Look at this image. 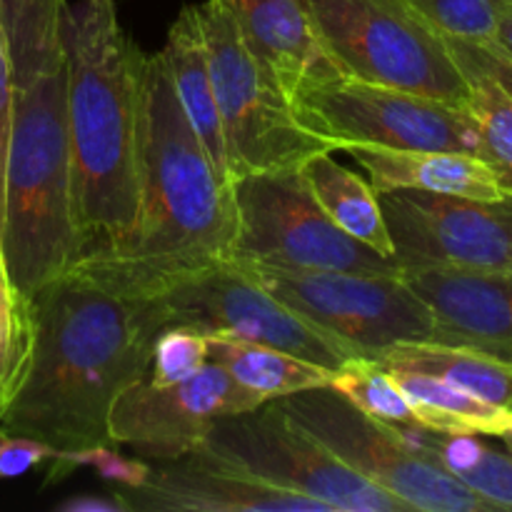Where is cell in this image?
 <instances>
[{"instance_id":"6da1fadb","label":"cell","mask_w":512,"mask_h":512,"mask_svg":"<svg viewBox=\"0 0 512 512\" xmlns=\"http://www.w3.org/2000/svg\"><path fill=\"white\" fill-rule=\"evenodd\" d=\"M30 345L0 403V428L58 453L113 445L108 415L148 375L163 330L153 300L78 260L30 295Z\"/></svg>"},{"instance_id":"7a4b0ae2","label":"cell","mask_w":512,"mask_h":512,"mask_svg":"<svg viewBox=\"0 0 512 512\" xmlns=\"http://www.w3.org/2000/svg\"><path fill=\"white\" fill-rule=\"evenodd\" d=\"M138 225L123 255L83 258L133 293L230 260L235 193L190 125L163 53L140 60Z\"/></svg>"},{"instance_id":"3957f363","label":"cell","mask_w":512,"mask_h":512,"mask_svg":"<svg viewBox=\"0 0 512 512\" xmlns=\"http://www.w3.org/2000/svg\"><path fill=\"white\" fill-rule=\"evenodd\" d=\"M65 108L73 153L80 260L123 255L138 225L140 53L115 0L63 13Z\"/></svg>"},{"instance_id":"277c9868","label":"cell","mask_w":512,"mask_h":512,"mask_svg":"<svg viewBox=\"0 0 512 512\" xmlns=\"http://www.w3.org/2000/svg\"><path fill=\"white\" fill-rule=\"evenodd\" d=\"M0 245L25 298L80 260L65 53L53 68L15 88Z\"/></svg>"},{"instance_id":"5b68a950","label":"cell","mask_w":512,"mask_h":512,"mask_svg":"<svg viewBox=\"0 0 512 512\" xmlns=\"http://www.w3.org/2000/svg\"><path fill=\"white\" fill-rule=\"evenodd\" d=\"M343 75L468 108L470 83L448 38L410 0H305Z\"/></svg>"},{"instance_id":"8992f818","label":"cell","mask_w":512,"mask_h":512,"mask_svg":"<svg viewBox=\"0 0 512 512\" xmlns=\"http://www.w3.org/2000/svg\"><path fill=\"white\" fill-rule=\"evenodd\" d=\"M195 10L233 180L250 173L300 168L310 155L333 150L295 120L288 95L245 43L230 0H203Z\"/></svg>"},{"instance_id":"52a82bcc","label":"cell","mask_w":512,"mask_h":512,"mask_svg":"<svg viewBox=\"0 0 512 512\" xmlns=\"http://www.w3.org/2000/svg\"><path fill=\"white\" fill-rule=\"evenodd\" d=\"M233 255L245 265L295 273L400 275L403 265L340 230L305 185L300 168L235 178Z\"/></svg>"},{"instance_id":"ba28073f","label":"cell","mask_w":512,"mask_h":512,"mask_svg":"<svg viewBox=\"0 0 512 512\" xmlns=\"http://www.w3.org/2000/svg\"><path fill=\"white\" fill-rule=\"evenodd\" d=\"M278 403L340 463L408 503L413 512H500L443 465L415 450L400 428L363 413L330 385L285 395Z\"/></svg>"},{"instance_id":"9c48e42d","label":"cell","mask_w":512,"mask_h":512,"mask_svg":"<svg viewBox=\"0 0 512 512\" xmlns=\"http://www.w3.org/2000/svg\"><path fill=\"white\" fill-rule=\"evenodd\" d=\"M138 295L153 300L163 328L183 325L203 335L270 345L330 370L358 355L343 340L273 298L238 260H220Z\"/></svg>"},{"instance_id":"30bf717a","label":"cell","mask_w":512,"mask_h":512,"mask_svg":"<svg viewBox=\"0 0 512 512\" xmlns=\"http://www.w3.org/2000/svg\"><path fill=\"white\" fill-rule=\"evenodd\" d=\"M295 120L333 150L380 145L408 150H458L480 155L468 108L335 75L305 83L290 95Z\"/></svg>"},{"instance_id":"8fae6325","label":"cell","mask_w":512,"mask_h":512,"mask_svg":"<svg viewBox=\"0 0 512 512\" xmlns=\"http://www.w3.org/2000/svg\"><path fill=\"white\" fill-rule=\"evenodd\" d=\"M200 448L265 483L320 500L333 512H413L408 503L340 463L278 400L215 420Z\"/></svg>"},{"instance_id":"7c38bea8","label":"cell","mask_w":512,"mask_h":512,"mask_svg":"<svg viewBox=\"0 0 512 512\" xmlns=\"http://www.w3.org/2000/svg\"><path fill=\"white\" fill-rule=\"evenodd\" d=\"M245 268L273 298L365 358H378L398 343L433 340V310L405 283L403 273H295L265 265Z\"/></svg>"},{"instance_id":"4fadbf2b","label":"cell","mask_w":512,"mask_h":512,"mask_svg":"<svg viewBox=\"0 0 512 512\" xmlns=\"http://www.w3.org/2000/svg\"><path fill=\"white\" fill-rule=\"evenodd\" d=\"M403 268L512 273V198L473 200L420 190H378Z\"/></svg>"},{"instance_id":"5bb4252c","label":"cell","mask_w":512,"mask_h":512,"mask_svg":"<svg viewBox=\"0 0 512 512\" xmlns=\"http://www.w3.org/2000/svg\"><path fill=\"white\" fill-rule=\"evenodd\" d=\"M268 400L240 385L223 365L205 363L183 383L158 385L143 375L115 398L108 415L113 445L140 458L175 460L198 450L215 420L248 413Z\"/></svg>"},{"instance_id":"9a60e30c","label":"cell","mask_w":512,"mask_h":512,"mask_svg":"<svg viewBox=\"0 0 512 512\" xmlns=\"http://www.w3.org/2000/svg\"><path fill=\"white\" fill-rule=\"evenodd\" d=\"M130 512H333L320 500L278 488L208 448L155 460L138 488H118Z\"/></svg>"},{"instance_id":"2e32d148","label":"cell","mask_w":512,"mask_h":512,"mask_svg":"<svg viewBox=\"0 0 512 512\" xmlns=\"http://www.w3.org/2000/svg\"><path fill=\"white\" fill-rule=\"evenodd\" d=\"M403 278L433 310L430 343L512 360V273L403 268Z\"/></svg>"},{"instance_id":"e0dca14e","label":"cell","mask_w":512,"mask_h":512,"mask_svg":"<svg viewBox=\"0 0 512 512\" xmlns=\"http://www.w3.org/2000/svg\"><path fill=\"white\" fill-rule=\"evenodd\" d=\"M248 48L270 70L283 93L343 75L315 33L305 0H230Z\"/></svg>"},{"instance_id":"ac0fdd59","label":"cell","mask_w":512,"mask_h":512,"mask_svg":"<svg viewBox=\"0 0 512 512\" xmlns=\"http://www.w3.org/2000/svg\"><path fill=\"white\" fill-rule=\"evenodd\" d=\"M340 153H348L368 173L375 190H420L473 200L505 198L490 165L473 153L380 145H345Z\"/></svg>"},{"instance_id":"d6986e66","label":"cell","mask_w":512,"mask_h":512,"mask_svg":"<svg viewBox=\"0 0 512 512\" xmlns=\"http://www.w3.org/2000/svg\"><path fill=\"white\" fill-rule=\"evenodd\" d=\"M163 60L173 80L175 95L188 115L190 125L198 133L200 143L208 150L215 170L228 185H233L228 163V143H225L223 120H220L218 100H215L213 80H210L208 53H205L203 30L195 5H185L168 28L163 45Z\"/></svg>"},{"instance_id":"ffe728a7","label":"cell","mask_w":512,"mask_h":512,"mask_svg":"<svg viewBox=\"0 0 512 512\" xmlns=\"http://www.w3.org/2000/svg\"><path fill=\"white\" fill-rule=\"evenodd\" d=\"M305 185L323 208V213L360 240L368 248L378 250L385 258H395L388 223L380 208L378 190L363 175L353 173L333 158V150H320L300 165Z\"/></svg>"},{"instance_id":"44dd1931","label":"cell","mask_w":512,"mask_h":512,"mask_svg":"<svg viewBox=\"0 0 512 512\" xmlns=\"http://www.w3.org/2000/svg\"><path fill=\"white\" fill-rule=\"evenodd\" d=\"M400 390L408 398L415 423L448 435H485L500 438L512 425V410L475 398L423 370L388 365Z\"/></svg>"},{"instance_id":"7402d4cb","label":"cell","mask_w":512,"mask_h":512,"mask_svg":"<svg viewBox=\"0 0 512 512\" xmlns=\"http://www.w3.org/2000/svg\"><path fill=\"white\" fill-rule=\"evenodd\" d=\"M208 360L218 363L263 400H278L285 395L310 388H325L335 370L290 355L270 345L248 343L223 335H208Z\"/></svg>"},{"instance_id":"603a6c76","label":"cell","mask_w":512,"mask_h":512,"mask_svg":"<svg viewBox=\"0 0 512 512\" xmlns=\"http://www.w3.org/2000/svg\"><path fill=\"white\" fill-rule=\"evenodd\" d=\"M380 363L423 370L475 398L512 410V360L440 343H398L378 355Z\"/></svg>"},{"instance_id":"cb8c5ba5","label":"cell","mask_w":512,"mask_h":512,"mask_svg":"<svg viewBox=\"0 0 512 512\" xmlns=\"http://www.w3.org/2000/svg\"><path fill=\"white\" fill-rule=\"evenodd\" d=\"M410 445L443 465L460 483L500 510H512V453H500L480 435H448L423 425L400 428Z\"/></svg>"},{"instance_id":"d4e9b609","label":"cell","mask_w":512,"mask_h":512,"mask_svg":"<svg viewBox=\"0 0 512 512\" xmlns=\"http://www.w3.org/2000/svg\"><path fill=\"white\" fill-rule=\"evenodd\" d=\"M65 0H0V33L15 88H23L63 60Z\"/></svg>"},{"instance_id":"484cf974","label":"cell","mask_w":512,"mask_h":512,"mask_svg":"<svg viewBox=\"0 0 512 512\" xmlns=\"http://www.w3.org/2000/svg\"><path fill=\"white\" fill-rule=\"evenodd\" d=\"M455 60L470 83L468 110L478 128L480 158L490 165L503 193L512 198V98L483 68L458 55Z\"/></svg>"},{"instance_id":"4316f807","label":"cell","mask_w":512,"mask_h":512,"mask_svg":"<svg viewBox=\"0 0 512 512\" xmlns=\"http://www.w3.org/2000/svg\"><path fill=\"white\" fill-rule=\"evenodd\" d=\"M330 388L338 390L355 408L383 420V423L395 425V428L418 425L398 380L393 378L388 365L380 363L378 358H365V355L350 358L348 363L335 370Z\"/></svg>"},{"instance_id":"83f0119b","label":"cell","mask_w":512,"mask_h":512,"mask_svg":"<svg viewBox=\"0 0 512 512\" xmlns=\"http://www.w3.org/2000/svg\"><path fill=\"white\" fill-rule=\"evenodd\" d=\"M30 345V300L15 288L0 245V403L13 388Z\"/></svg>"},{"instance_id":"f1b7e54d","label":"cell","mask_w":512,"mask_h":512,"mask_svg":"<svg viewBox=\"0 0 512 512\" xmlns=\"http://www.w3.org/2000/svg\"><path fill=\"white\" fill-rule=\"evenodd\" d=\"M445 38L493 45L505 0H410Z\"/></svg>"},{"instance_id":"f546056e","label":"cell","mask_w":512,"mask_h":512,"mask_svg":"<svg viewBox=\"0 0 512 512\" xmlns=\"http://www.w3.org/2000/svg\"><path fill=\"white\" fill-rule=\"evenodd\" d=\"M78 468H93L100 478L118 488H138L150 475V463H145L143 458H125L115 450V445H93V448L55 453L45 473L43 488L63 483Z\"/></svg>"},{"instance_id":"4dcf8cb0","label":"cell","mask_w":512,"mask_h":512,"mask_svg":"<svg viewBox=\"0 0 512 512\" xmlns=\"http://www.w3.org/2000/svg\"><path fill=\"white\" fill-rule=\"evenodd\" d=\"M208 363V335L183 325H170L153 343L148 378L158 385L183 383Z\"/></svg>"},{"instance_id":"1f68e13d","label":"cell","mask_w":512,"mask_h":512,"mask_svg":"<svg viewBox=\"0 0 512 512\" xmlns=\"http://www.w3.org/2000/svg\"><path fill=\"white\" fill-rule=\"evenodd\" d=\"M55 453L58 450L43 440L0 428V480L23 478L38 465L50 463Z\"/></svg>"},{"instance_id":"d6a6232c","label":"cell","mask_w":512,"mask_h":512,"mask_svg":"<svg viewBox=\"0 0 512 512\" xmlns=\"http://www.w3.org/2000/svg\"><path fill=\"white\" fill-rule=\"evenodd\" d=\"M13 103H15L13 68H10L8 48H5L3 33H0V228H3V183H5V160H8L10 128H13Z\"/></svg>"},{"instance_id":"836d02e7","label":"cell","mask_w":512,"mask_h":512,"mask_svg":"<svg viewBox=\"0 0 512 512\" xmlns=\"http://www.w3.org/2000/svg\"><path fill=\"white\" fill-rule=\"evenodd\" d=\"M450 50H453L458 58L470 60L478 68H483L485 73L493 75L500 85H503L505 93L512 98V60L505 58V55L495 53L493 48H483V45H473V43H463V40H450Z\"/></svg>"},{"instance_id":"e575fe53","label":"cell","mask_w":512,"mask_h":512,"mask_svg":"<svg viewBox=\"0 0 512 512\" xmlns=\"http://www.w3.org/2000/svg\"><path fill=\"white\" fill-rule=\"evenodd\" d=\"M58 512H130L128 500L118 488L108 495H78L55 505Z\"/></svg>"},{"instance_id":"d590c367","label":"cell","mask_w":512,"mask_h":512,"mask_svg":"<svg viewBox=\"0 0 512 512\" xmlns=\"http://www.w3.org/2000/svg\"><path fill=\"white\" fill-rule=\"evenodd\" d=\"M488 48L512 60V0H505L503 13H500L498 20V30H495V40Z\"/></svg>"},{"instance_id":"8d00e7d4","label":"cell","mask_w":512,"mask_h":512,"mask_svg":"<svg viewBox=\"0 0 512 512\" xmlns=\"http://www.w3.org/2000/svg\"><path fill=\"white\" fill-rule=\"evenodd\" d=\"M500 440H503V443H505V448H508L510 453H512V425H510L508 430H505L503 435H500Z\"/></svg>"}]
</instances>
